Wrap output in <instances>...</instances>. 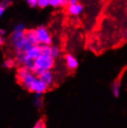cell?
<instances>
[{"instance_id":"22","label":"cell","mask_w":127,"mask_h":128,"mask_svg":"<svg viewBox=\"0 0 127 128\" xmlns=\"http://www.w3.org/2000/svg\"><path fill=\"white\" fill-rule=\"evenodd\" d=\"M79 2V0H69V3H76Z\"/></svg>"},{"instance_id":"11","label":"cell","mask_w":127,"mask_h":128,"mask_svg":"<svg viewBox=\"0 0 127 128\" xmlns=\"http://www.w3.org/2000/svg\"><path fill=\"white\" fill-rule=\"evenodd\" d=\"M69 0H49V6L53 8H61L67 6Z\"/></svg>"},{"instance_id":"20","label":"cell","mask_w":127,"mask_h":128,"mask_svg":"<svg viewBox=\"0 0 127 128\" xmlns=\"http://www.w3.org/2000/svg\"><path fill=\"white\" fill-rule=\"evenodd\" d=\"M20 31H24V26L22 24H19L17 25L15 28V31L14 32H20Z\"/></svg>"},{"instance_id":"2","label":"cell","mask_w":127,"mask_h":128,"mask_svg":"<svg viewBox=\"0 0 127 128\" xmlns=\"http://www.w3.org/2000/svg\"><path fill=\"white\" fill-rule=\"evenodd\" d=\"M16 76L19 83L27 90H29L35 79L37 77V76L33 74L31 69L26 66H22L18 70Z\"/></svg>"},{"instance_id":"7","label":"cell","mask_w":127,"mask_h":128,"mask_svg":"<svg viewBox=\"0 0 127 128\" xmlns=\"http://www.w3.org/2000/svg\"><path fill=\"white\" fill-rule=\"evenodd\" d=\"M38 77L49 88L52 87V86L54 84V80H55L54 74L51 70H46V71H44V72H41V74L38 76Z\"/></svg>"},{"instance_id":"24","label":"cell","mask_w":127,"mask_h":128,"mask_svg":"<svg viewBox=\"0 0 127 128\" xmlns=\"http://www.w3.org/2000/svg\"><path fill=\"white\" fill-rule=\"evenodd\" d=\"M0 34H2V35L5 34V31L3 30H0Z\"/></svg>"},{"instance_id":"12","label":"cell","mask_w":127,"mask_h":128,"mask_svg":"<svg viewBox=\"0 0 127 128\" xmlns=\"http://www.w3.org/2000/svg\"><path fill=\"white\" fill-rule=\"evenodd\" d=\"M33 104L35 108L40 109L42 107L43 105V98L42 94H35V97L33 100Z\"/></svg>"},{"instance_id":"6","label":"cell","mask_w":127,"mask_h":128,"mask_svg":"<svg viewBox=\"0 0 127 128\" xmlns=\"http://www.w3.org/2000/svg\"><path fill=\"white\" fill-rule=\"evenodd\" d=\"M123 74H124L123 72H120V75L117 76L114 79L111 85V91H112L113 96L116 98H118L120 95V87H121V83H122Z\"/></svg>"},{"instance_id":"5","label":"cell","mask_w":127,"mask_h":128,"mask_svg":"<svg viewBox=\"0 0 127 128\" xmlns=\"http://www.w3.org/2000/svg\"><path fill=\"white\" fill-rule=\"evenodd\" d=\"M49 89V88L37 76L32 83L28 90L34 94H43L44 93H46Z\"/></svg>"},{"instance_id":"14","label":"cell","mask_w":127,"mask_h":128,"mask_svg":"<svg viewBox=\"0 0 127 128\" xmlns=\"http://www.w3.org/2000/svg\"><path fill=\"white\" fill-rule=\"evenodd\" d=\"M40 52L43 55H49L51 50V45H40Z\"/></svg>"},{"instance_id":"9","label":"cell","mask_w":127,"mask_h":128,"mask_svg":"<svg viewBox=\"0 0 127 128\" xmlns=\"http://www.w3.org/2000/svg\"><path fill=\"white\" fill-rule=\"evenodd\" d=\"M64 60H65L66 67L69 70L72 71V70H76L77 69L79 66V62L76 57L74 56L72 54H70V53L66 54L64 57Z\"/></svg>"},{"instance_id":"13","label":"cell","mask_w":127,"mask_h":128,"mask_svg":"<svg viewBox=\"0 0 127 128\" xmlns=\"http://www.w3.org/2000/svg\"><path fill=\"white\" fill-rule=\"evenodd\" d=\"M61 55V50L57 46H52L51 45V50H50V56L56 59Z\"/></svg>"},{"instance_id":"18","label":"cell","mask_w":127,"mask_h":128,"mask_svg":"<svg viewBox=\"0 0 127 128\" xmlns=\"http://www.w3.org/2000/svg\"><path fill=\"white\" fill-rule=\"evenodd\" d=\"M11 3H12L11 0H2V1L0 2V6L5 8V7H8V6H10Z\"/></svg>"},{"instance_id":"19","label":"cell","mask_w":127,"mask_h":128,"mask_svg":"<svg viewBox=\"0 0 127 128\" xmlns=\"http://www.w3.org/2000/svg\"><path fill=\"white\" fill-rule=\"evenodd\" d=\"M27 3L30 7H36L37 6V0H26Z\"/></svg>"},{"instance_id":"8","label":"cell","mask_w":127,"mask_h":128,"mask_svg":"<svg viewBox=\"0 0 127 128\" xmlns=\"http://www.w3.org/2000/svg\"><path fill=\"white\" fill-rule=\"evenodd\" d=\"M67 12L72 16H78L83 11V6L79 2L69 3L66 6Z\"/></svg>"},{"instance_id":"1","label":"cell","mask_w":127,"mask_h":128,"mask_svg":"<svg viewBox=\"0 0 127 128\" xmlns=\"http://www.w3.org/2000/svg\"><path fill=\"white\" fill-rule=\"evenodd\" d=\"M55 66V59L52 58L49 55L40 54L39 56L34 60L32 71L36 76H39L41 72L51 70Z\"/></svg>"},{"instance_id":"16","label":"cell","mask_w":127,"mask_h":128,"mask_svg":"<svg viewBox=\"0 0 127 128\" xmlns=\"http://www.w3.org/2000/svg\"><path fill=\"white\" fill-rule=\"evenodd\" d=\"M32 128H46V123L43 119H40L39 120L36 122V124L33 126Z\"/></svg>"},{"instance_id":"21","label":"cell","mask_w":127,"mask_h":128,"mask_svg":"<svg viewBox=\"0 0 127 128\" xmlns=\"http://www.w3.org/2000/svg\"><path fill=\"white\" fill-rule=\"evenodd\" d=\"M4 10H5V8L2 7V6H0V18H1L3 15V12H4Z\"/></svg>"},{"instance_id":"3","label":"cell","mask_w":127,"mask_h":128,"mask_svg":"<svg viewBox=\"0 0 127 128\" xmlns=\"http://www.w3.org/2000/svg\"><path fill=\"white\" fill-rule=\"evenodd\" d=\"M12 42L15 48L18 51V53L25 52L32 46L26 40L25 31L14 32L12 36Z\"/></svg>"},{"instance_id":"23","label":"cell","mask_w":127,"mask_h":128,"mask_svg":"<svg viewBox=\"0 0 127 128\" xmlns=\"http://www.w3.org/2000/svg\"><path fill=\"white\" fill-rule=\"evenodd\" d=\"M2 42H3V40H2V38L1 37V36H0V46H1V45L2 44Z\"/></svg>"},{"instance_id":"17","label":"cell","mask_w":127,"mask_h":128,"mask_svg":"<svg viewBox=\"0 0 127 128\" xmlns=\"http://www.w3.org/2000/svg\"><path fill=\"white\" fill-rule=\"evenodd\" d=\"M14 64H15V62L12 60H7L4 62V66L7 68H11L14 66Z\"/></svg>"},{"instance_id":"10","label":"cell","mask_w":127,"mask_h":128,"mask_svg":"<svg viewBox=\"0 0 127 128\" xmlns=\"http://www.w3.org/2000/svg\"><path fill=\"white\" fill-rule=\"evenodd\" d=\"M25 38L32 45H39L35 30H29L25 32Z\"/></svg>"},{"instance_id":"4","label":"cell","mask_w":127,"mask_h":128,"mask_svg":"<svg viewBox=\"0 0 127 128\" xmlns=\"http://www.w3.org/2000/svg\"><path fill=\"white\" fill-rule=\"evenodd\" d=\"M36 36L39 44L41 45H51L52 43V36L49 30L45 26H39L35 29Z\"/></svg>"},{"instance_id":"15","label":"cell","mask_w":127,"mask_h":128,"mask_svg":"<svg viewBox=\"0 0 127 128\" xmlns=\"http://www.w3.org/2000/svg\"><path fill=\"white\" fill-rule=\"evenodd\" d=\"M37 6L40 8H46L49 6V0H37Z\"/></svg>"}]
</instances>
